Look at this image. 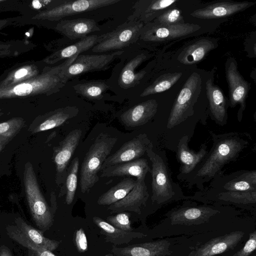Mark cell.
<instances>
[{"label":"cell","mask_w":256,"mask_h":256,"mask_svg":"<svg viewBox=\"0 0 256 256\" xmlns=\"http://www.w3.org/2000/svg\"><path fill=\"white\" fill-rule=\"evenodd\" d=\"M213 144L199 168L192 172L188 182L202 188L204 183L214 178L222 168L234 161L241 152L248 144L244 134L230 132L216 134L212 133Z\"/></svg>","instance_id":"2"},{"label":"cell","mask_w":256,"mask_h":256,"mask_svg":"<svg viewBox=\"0 0 256 256\" xmlns=\"http://www.w3.org/2000/svg\"><path fill=\"white\" fill-rule=\"evenodd\" d=\"M143 26L142 22L128 20L112 31L98 36L92 51L104 52L128 46L138 40Z\"/></svg>","instance_id":"9"},{"label":"cell","mask_w":256,"mask_h":256,"mask_svg":"<svg viewBox=\"0 0 256 256\" xmlns=\"http://www.w3.org/2000/svg\"><path fill=\"white\" fill-rule=\"evenodd\" d=\"M136 180L125 178L102 194L98 198L100 205L110 206L124 198L134 188Z\"/></svg>","instance_id":"34"},{"label":"cell","mask_w":256,"mask_h":256,"mask_svg":"<svg viewBox=\"0 0 256 256\" xmlns=\"http://www.w3.org/2000/svg\"><path fill=\"white\" fill-rule=\"evenodd\" d=\"M44 68L41 70L38 64L34 62L21 64L1 77L0 88L11 86L34 78L41 74Z\"/></svg>","instance_id":"28"},{"label":"cell","mask_w":256,"mask_h":256,"mask_svg":"<svg viewBox=\"0 0 256 256\" xmlns=\"http://www.w3.org/2000/svg\"><path fill=\"white\" fill-rule=\"evenodd\" d=\"M74 242L76 248L80 252H84L87 250V239L83 228H80L76 231Z\"/></svg>","instance_id":"44"},{"label":"cell","mask_w":256,"mask_h":256,"mask_svg":"<svg viewBox=\"0 0 256 256\" xmlns=\"http://www.w3.org/2000/svg\"><path fill=\"white\" fill-rule=\"evenodd\" d=\"M195 199L204 202L232 204L242 208L252 210L253 206L256 208V191H220L212 194H206L204 196H197Z\"/></svg>","instance_id":"19"},{"label":"cell","mask_w":256,"mask_h":256,"mask_svg":"<svg viewBox=\"0 0 256 256\" xmlns=\"http://www.w3.org/2000/svg\"><path fill=\"white\" fill-rule=\"evenodd\" d=\"M149 194L144 180H136V184L132 190L122 199L109 206L108 210L112 212L126 211L141 214L142 208L146 206Z\"/></svg>","instance_id":"17"},{"label":"cell","mask_w":256,"mask_h":256,"mask_svg":"<svg viewBox=\"0 0 256 256\" xmlns=\"http://www.w3.org/2000/svg\"><path fill=\"white\" fill-rule=\"evenodd\" d=\"M158 103L155 100H149L129 108L120 116L124 125L136 127L144 124L151 120L157 112Z\"/></svg>","instance_id":"24"},{"label":"cell","mask_w":256,"mask_h":256,"mask_svg":"<svg viewBox=\"0 0 256 256\" xmlns=\"http://www.w3.org/2000/svg\"><path fill=\"white\" fill-rule=\"evenodd\" d=\"M178 0H139L134 6L133 14L128 17V20L148 23L154 20L164 11V9L174 4Z\"/></svg>","instance_id":"25"},{"label":"cell","mask_w":256,"mask_h":256,"mask_svg":"<svg viewBox=\"0 0 256 256\" xmlns=\"http://www.w3.org/2000/svg\"><path fill=\"white\" fill-rule=\"evenodd\" d=\"M36 46L34 44L24 40L0 41V58L18 56Z\"/></svg>","instance_id":"35"},{"label":"cell","mask_w":256,"mask_h":256,"mask_svg":"<svg viewBox=\"0 0 256 256\" xmlns=\"http://www.w3.org/2000/svg\"><path fill=\"white\" fill-rule=\"evenodd\" d=\"M180 10L172 8L164 11L154 20V24L159 26H170L184 24Z\"/></svg>","instance_id":"41"},{"label":"cell","mask_w":256,"mask_h":256,"mask_svg":"<svg viewBox=\"0 0 256 256\" xmlns=\"http://www.w3.org/2000/svg\"><path fill=\"white\" fill-rule=\"evenodd\" d=\"M0 256H12L9 248L5 246L0 247Z\"/></svg>","instance_id":"46"},{"label":"cell","mask_w":256,"mask_h":256,"mask_svg":"<svg viewBox=\"0 0 256 256\" xmlns=\"http://www.w3.org/2000/svg\"><path fill=\"white\" fill-rule=\"evenodd\" d=\"M212 186L220 191H256V171L242 170L216 180Z\"/></svg>","instance_id":"18"},{"label":"cell","mask_w":256,"mask_h":256,"mask_svg":"<svg viewBox=\"0 0 256 256\" xmlns=\"http://www.w3.org/2000/svg\"><path fill=\"white\" fill-rule=\"evenodd\" d=\"M206 88L212 118L219 125L226 124L228 114L226 99L224 93L211 80L206 81Z\"/></svg>","instance_id":"27"},{"label":"cell","mask_w":256,"mask_h":256,"mask_svg":"<svg viewBox=\"0 0 256 256\" xmlns=\"http://www.w3.org/2000/svg\"><path fill=\"white\" fill-rule=\"evenodd\" d=\"M146 154L152 166L150 172L152 177V204L160 206L182 198L175 192L166 161L154 152L152 148L148 150Z\"/></svg>","instance_id":"8"},{"label":"cell","mask_w":256,"mask_h":256,"mask_svg":"<svg viewBox=\"0 0 256 256\" xmlns=\"http://www.w3.org/2000/svg\"><path fill=\"white\" fill-rule=\"evenodd\" d=\"M94 223L101 230L106 242L114 245L127 244L135 238H144L147 234L137 232H127L114 228L110 224L98 216L92 218Z\"/></svg>","instance_id":"29"},{"label":"cell","mask_w":256,"mask_h":256,"mask_svg":"<svg viewBox=\"0 0 256 256\" xmlns=\"http://www.w3.org/2000/svg\"><path fill=\"white\" fill-rule=\"evenodd\" d=\"M146 58V56L144 54H140L131 60L124 67L118 78V84L122 88L127 89L140 83L146 72L141 70L136 72L135 70Z\"/></svg>","instance_id":"33"},{"label":"cell","mask_w":256,"mask_h":256,"mask_svg":"<svg viewBox=\"0 0 256 256\" xmlns=\"http://www.w3.org/2000/svg\"><path fill=\"white\" fill-rule=\"evenodd\" d=\"M152 148V142L147 135L140 134L125 142L115 153L108 156L103 163L101 170L112 166L138 159L148 150Z\"/></svg>","instance_id":"15"},{"label":"cell","mask_w":256,"mask_h":256,"mask_svg":"<svg viewBox=\"0 0 256 256\" xmlns=\"http://www.w3.org/2000/svg\"><path fill=\"white\" fill-rule=\"evenodd\" d=\"M14 20V19L12 18L0 20V34L2 29L11 24Z\"/></svg>","instance_id":"45"},{"label":"cell","mask_w":256,"mask_h":256,"mask_svg":"<svg viewBox=\"0 0 256 256\" xmlns=\"http://www.w3.org/2000/svg\"><path fill=\"white\" fill-rule=\"evenodd\" d=\"M23 180L32 218L39 228L47 230L52 224V216L40 190L33 166L30 162L24 165Z\"/></svg>","instance_id":"7"},{"label":"cell","mask_w":256,"mask_h":256,"mask_svg":"<svg viewBox=\"0 0 256 256\" xmlns=\"http://www.w3.org/2000/svg\"><path fill=\"white\" fill-rule=\"evenodd\" d=\"M118 138L106 134H100L86 152L82 164L80 185L82 193L88 192L98 182V173L110 155Z\"/></svg>","instance_id":"6"},{"label":"cell","mask_w":256,"mask_h":256,"mask_svg":"<svg viewBox=\"0 0 256 256\" xmlns=\"http://www.w3.org/2000/svg\"><path fill=\"white\" fill-rule=\"evenodd\" d=\"M120 0H67L53 8L38 13L34 20L56 21L62 18L111 5Z\"/></svg>","instance_id":"11"},{"label":"cell","mask_w":256,"mask_h":256,"mask_svg":"<svg viewBox=\"0 0 256 256\" xmlns=\"http://www.w3.org/2000/svg\"><path fill=\"white\" fill-rule=\"evenodd\" d=\"M8 144L6 142L0 140V152L4 149Z\"/></svg>","instance_id":"47"},{"label":"cell","mask_w":256,"mask_h":256,"mask_svg":"<svg viewBox=\"0 0 256 256\" xmlns=\"http://www.w3.org/2000/svg\"><path fill=\"white\" fill-rule=\"evenodd\" d=\"M26 124L21 117H14L0 122V140L8 142L17 135Z\"/></svg>","instance_id":"38"},{"label":"cell","mask_w":256,"mask_h":256,"mask_svg":"<svg viewBox=\"0 0 256 256\" xmlns=\"http://www.w3.org/2000/svg\"><path fill=\"white\" fill-rule=\"evenodd\" d=\"M98 38V36L96 34L88 35L74 44L53 52L42 61L47 64H54L60 60L80 54L94 46L97 42Z\"/></svg>","instance_id":"30"},{"label":"cell","mask_w":256,"mask_h":256,"mask_svg":"<svg viewBox=\"0 0 256 256\" xmlns=\"http://www.w3.org/2000/svg\"><path fill=\"white\" fill-rule=\"evenodd\" d=\"M182 76V73L180 72L164 74L145 88L140 96H146L164 92L173 86Z\"/></svg>","instance_id":"36"},{"label":"cell","mask_w":256,"mask_h":256,"mask_svg":"<svg viewBox=\"0 0 256 256\" xmlns=\"http://www.w3.org/2000/svg\"><path fill=\"white\" fill-rule=\"evenodd\" d=\"M4 113L2 112V109L0 108V116H2Z\"/></svg>","instance_id":"48"},{"label":"cell","mask_w":256,"mask_h":256,"mask_svg":"<svg viewBox=\"0 0 256 256\" xmlns=\"http://www.w3.org/2000/svg\"><path fill=\"white\" fill-rule=\"evenodd\" d=\"M78 55L66 59L58 66L44 67L41 74L30 80L0 88V100L30 97L42 94L50 95L59 91L66 84L60 73L71 64Z\"/></svg>","instance_id":"3"},{"label":"cell","mask_w":256,"mask_h":256,"mask_svg":"<svg viewBox=\"0 0 256 256\" xmlns=\"http://www.w3.org/2000/svg\"><path fill=\"white\" fill-rule=\"evenodd\" d=\"M200 28V26L190 23L165 26L148 23L144 26L140 37L144 41L162 42L188 35Z\"/></svg>","instance_id":"16"},{"label":"cell","mask_w":256,"mask_h":256,"mask_svg":"<svg viewBox=\"0 0 256 256\" xmlns=\"http://www.w3.org/2000/svg\"><path fill=\"white\" fill-rule=\"evenodd\" d=\"M238 214L220 206L184 204L164 214L154 228L152 236L158 238L184 236L190 238L196 246L252 218H240Z\"/></svg>","instance_id":"1"},{"label":"cell","mask_w":256,"mask_h":256,"mask_svg":"<svg viewBox=\"0 0 256 256\" xmlns=\"http://www.w3.org/2000/svg\"><path fill=\"white\" fill-rule=\"evenodd\" d=\"M4 2V0H0V2Z\"/></svg>","instance_id":"49"},{"label":"cell","mask_w":256,"mask_h":256,"mask_svg":"<svg viewBox=\"0 0 256 256\" xmlns=\"http://www.w3.org/2000/svg\"><path fill=\"white\" fill-rule=\"evenodd\" d=\"M82 134V130H72L58 146L54 148L53 160L56 165V182L58 185L63 184L65 180L68 164L79 144Z\"/></svg>","instance_id":"14"},{"label":"cell","mask_w":256,"mask_h":256,"mask_svg":"<svg viewBox=\"0 0 256 256\" xmlns=\"http://www.w3.org/2000/svg\"><path fill=\"white\" fill-rule=\"evenodd\" d=\"M78 110L75 107L60 108L36 117L28 129L32 134L58 127L68 119L75 116Z\"/></svg>","instance_id":"20"},{"label":"cell","mask_w":256,"mask_h":256,"mask_svg":"<svg viewBox=\"0 0 256 256\" xmlns=\"http://www.w3.org/2000/svg\"><path fill=\"white\" fill-rule=\"evenodd\" d=\"M254 2H219L194 10L190 15L204 19L217 18L229 16L254 5Z\"/></svg>","instance_id":"21"},{"label":"cell","mask_w":256,"mask_h":256,"mask_svg":"<svg viewBox=\"0 0 256 256\" xmlns=\"http://www.w3.org/2000/svg\"><path fill=\"white\" fill-rule=\"evenodd\" d=\"M74 88L76 93L88 99L98 100L102 97L109 86L104 82L96 81L78 84Z\"/></svg>","instance_id":"37"},{"label":"cell","mask_w":256,"mask_h":256,"mask_svg":"<svg viewBox=\"0 0 256 256\" xmlns=\"http://www.w3.org/2000/svg\"><path fill=\"white\" fill-rule=\"evenodd\" d=\"M200 75L194 72L186 82L176 97L168 120L167 128H172L193 114V106L200 86Z\"/></svg>","instance_id":"10"},{"label":"cell","mask_w":256,"mask_h":256,"mask_svg":"<svg viewBox=\"0 0 256 256\" xmlns=\"http://www.w3.org/2000/svg\"><path fill=\"white\" fill-rule=\"evenodd\" d=\"M79 167V159L76 157L68 168L66 180V202L70 204L74 199L78 183V173Z\"/></svg>","instance_id":"39"},{"label":"cell","mask_w":256,"mask_h":256,"mask_svg":"<svg viewBox=\"0 0 256 256\" xmlns=\"http://www.w3.org/2000/svg\"><path fill=\"white\" fill-rule=\"evenodd\" d=\"M256 228V219L195 246L188 256H226L241 248Z\"/></svg>","instance_id":"5"},{"label":"cell","mask_w":256,"mask_h":256,"mask_svg":"<svg viewBox=\"0 0 256 256\" xmlns=\"http://www.w3.org/2000/svg\"><path fill=\"white\" fill-rule=\"evenodd\" d=\"M194 247L190 238L180 236L158 238L124 248L113 246L112 252L114 256H188Z\"/></svg>","instance_id":"4"},{"label":"cell","mask_w":256,"mask_h":256,"mask_svg":"<svg viewBox=\"0 0 256 256\" xmlns=\"http://www.w3.org/2000/svg\"><path fill=\"white\" fill-rule=\"evenodd\" d=\"M188 136H183L178 145L177 158L180 164V174H188L193 172L206 156L207 146L203 144L198 151L190 150L188 146Z\"/></svg>","instance_id":"22"},{"label":"cell","mask_w":256,"mask_h":256,"mask_svg":"<svg viewBox=\"0 0 256 256\" xmlns=\"http://www.w3.org/2000/svg\"><path fill=\"white\" fill-rule=\"evenodd\" d=\"M214 48V42L208 39H200L186 46L178 59L184 64H192L201 61Z\"/></svg>","instance_id":"32"},{"label":"cell","mask_w":256,"mask_h":256,"mask_svg":"<svg viewBox=\"0 0 256 256\" xmlns=\"http://www.w3.org/2000/svg\"><path fill=\"white\" fill-rule=\"evenodd\" d=\"M225 71L229 90L228 106L232 108L238 104L240 106L238 120L240 122L243 112L246 108V100L250 84L240 73L236 62L234 59L228 60L226 63Z\"/></svg>","instance_id":"13"},{"label":"cell","mask_w":256,"mask_h":256,"mask_svg":"<svg viewBox=\"0 0 256 256\" xmlns=\"http://www.w3.org/2000/svg\"><path fill=\"white\" fill-rule=\"evenodd\" d=\"M256 228H254L241 248L226 256H256Z\"/></svg>","instance_id":"43"},{"label":"cell","mask_w":256,"mask_h":256,"mask_svg":"<svg viewBox=\"0 0 256 256\" xmlns=\"http://www.w3.org/2000/svg\"><path fill=\"white\" fill-rule=\"evenodd\" d=\"M122 52L118 50L108 54H79L71 64L62 72L60 76L66 83L70 78L80 74L106 70Z\"/></svg>","instance_id":"12"},{"label":"cell","mask_w":256,"mask_h":256,"mask_svg":"<svg viewBox=\"0 0 256 256\" xmlns=\"http://www.w3.org/2000/svg\"><path fill=\"white\" fill-rule=\"evenodd\" d=\"M146 159H138L107 167L100 170L101 178L133 176L137 180H144L148 172H150Z\"/></svg>","instance_id":"23"},{"label":"cell","mask_w":256,"mask_h":256,"mask_svg":"<svg viewBox=\"0 0 256 256\" xmlns=\"http://www.w3.org/2000/svg\"><path fill=\"white\" fill-rule=\"evenodd\" d=\"M7 233L9 236L20 244L33 251L36 256H57L51 251L34 244L14 230L11 226L6 228Z\"/></svg>","instance_id":"40"},{"label":"cell","mask_w":256,"mask_h":256,"mask_svg":"<svg viewBox=\"0 0 256 256\" xmlns=\"http://www.w3.org/2000/svg\"><path fill=\"white\" fill-rule=\"evenodd\" d=\"M16 222V226L12 228L30 242L51 252L58 246L59 242L46 238L42 232L28 225L21 218H17Z\"/></svg>","instance_id":"31"},{"label":"cell","mask_w":256,"mask_h":256,"mask_svg":"<svg viewBox=\"0 0 256 256\" xmlns=\"http://www.w3.org/2000/svg\"><path fill=\"white\" fill-rule=\"evenodd\" d=\"M130 214L128 212H120L114 216H109L106 220L116 228L127 232H132V228L130 220Z\"/></svg>","instance_id":"42"},{"label":"cell","mask_w":256,"mask_h":256,"mask_svg":"<svg viewBox=\"0 0 256 256\" xmlns=\"http://www.w3.org/2000/svg\"><path fill=\"white\" fill-rule=\"evenodd\" d=\"M55 29L71 40H80L91 32L100 30L96 22L88 18L61 20Z\"/></svg>","instance_id":"26"}]
</instances>
